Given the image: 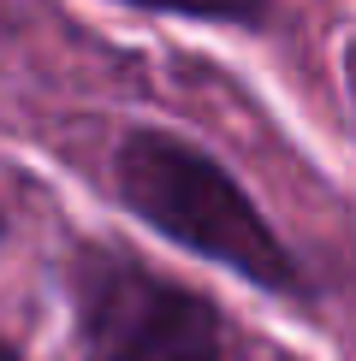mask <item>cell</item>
<instances>
[{"label": "cell", "mask_w": 356, "mask_h": 361, "mask_svg": "<svg viewBox=\"0 0 356 361\" xmlns=\"http://www.w3.org/2000/svg\"><path fill=\"white\" fill-rule=\"evenodd\" d=\"M113 195L131 219H143L172 249L226 267L232 279L267 296H309V273L297 249L273 231L237 178L208 148L172 137L160 125H131L113 142Z\"/></svg>", "instance_id": "6da1fadb"}, {"label": "cell", "mask_w": 356, "mask_h": 361, "mask_svg": "<svg viewBox=\"0 0 356 361\" xmlns=\"http://www.w3.org/2000/svg\"><path fill=\"white\" fill-rule=\"evenodd\" d=\"M78 361H232L226 314L137 255L83 249L71 267Z\"/></svg>", "instance_id": "7a4b0ae2"}, {"label": "cell", "mask_w": 356, "mask_h": 361, "mask_svg": "<svg viewBox=\"0 0 356 361\" xmlns=\"http://www.w3.org/2000/svg\"><path fill=\"white\" fill-rule=\"evenodd\" d=\"M148 18H184V24H226V30H261L273 18V0H119Z\"/></svg>", "instance_id": "3957f363"}, {"label": "cell", "mask_w": 356, "mask_h": 361, "mask_svg": "<svg viewBox=\"0 0 356 361\" xmlns=\"http://www.w3.org/2000/svg\"><path fill=\"white\" fill-rule=\"evenodd\" d=\"M0 361H24V350H18L12 338H0Z\"/></svg>", "instance_id": "277c9868"}]
</instances>
